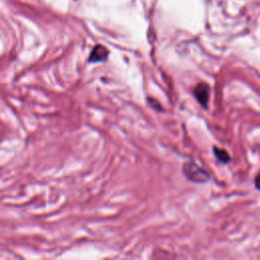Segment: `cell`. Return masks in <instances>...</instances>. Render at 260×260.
I'll return each instance as SVG.
<instances>
[{
  "label": "cell",
  "instance_id": "cell-2",
  "mask_svg": "<svg viewBox=\"0 0 260 260\" xmlns=\"http://www.w3.org/2000/svg\"><path fill=\"white\" fill-rule=\"evenodd\" d=\"M194 94H195L197 101L201 104V106L206 108V106L208 104V100H209V86L204 82L198 83L195 86Z\"/></svg>",
  "mask_w": 260,
  "mask_h": 260
},
{
  "label": "cell",
  "instance_id": "cell-4",
  "mask_svg": "<svg viewBox=\"0 0 260 260\" xmlns=\"http://www.w3.org/2000/svg\"><path fill=\"white\" fill-rule=\"evenodd\" d=\"M213 152H214V154H215V156L217 157L218 160H220L222 162H228L230 160V155L226 152V150L214 146L213 147Z\"/></svg>",
  "mask_w": 260,
  "mask_h": 260
},
{
  "label": "cell",
  "instance_id": "cell-5",
  "mask_svg": "<svg viewBox=\"0 0 260 260\" xmlns=\"http://www.w3.org/2000/svg\"><path fill=\"white\" fill-rule=\"evenodd\" d=\"M255 187H256L258 190H260V172L258 173V175H257L256 178H255Z\"/></svg>",
  "mask_w": 260,
  "mask_h": 260
},
{
  "label": "cell",
  "instance_id": "cell-3",
  "mask_svg": "<svg viewBox=\"0 0 260 260\" xmlns=\"http://www.w3.org/2000/svg\"><path fill=\"white\" fill-rule=\"evenodd\" d=\"M108 50L101 45H98L93 48V50L91 51V54L89 56V61L90 62H101V61H105L108 57Z\"/></svg>",
  "mask_w": 260,
  "mask_h": 260
},
{
  "label": "cell",
  "instance_id": "cell-1",
  "mask_svg": "<svg viewBox=\"0 0 260 260\" xmlns=\"http://www.w3.org/2000/svg\"><path fill=\"white\" fill-rule=\"evenodd\" d=\"M183 172L185 176L193 182L202 183L209 179V175L203 169L199 168L197 165H195L192 161L186 162L183 166Z\"/></svg>",
  "mask_w": 260,
  "mask_h": 260
}]
</instances>
